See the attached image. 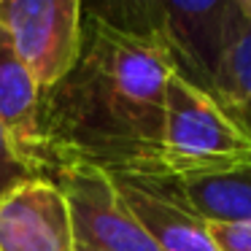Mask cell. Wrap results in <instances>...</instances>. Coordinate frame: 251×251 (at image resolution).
<instances>
[{"mask_svg":"<svg viewBox=\"0 0 251 251\" xmlns=\"http://www.w3.org/2000/svg\"><path fill=\"white\" fill-rule=\"evenodd\" d=\"M87 19L76 65L41 95L44 176L89 168L108 178H162L168 62L146 41Z\"/></svg>","mask_w":251,"mask_h":251,"instance_id":"cell-1","label":"cell"},{"mask_svg":"<svg viewBox=\"0 0 251 251\" xmlns=\"http://www.w3.org/2000/svg\"><path fill=\"white\" fill-rule=\"evenodd\" d=\"M235 0H108L89 3L84 14L151 44L170 73L213 95L227 51Z\"/></svg>","mask_w":251,"mask_h":251,"instance_id":"cell-2","label":"cell"},{"mask_svg":"<svg viewBox=\"0 0 251 251\" xmlns=\"http://www.w3.org/2000/svg\"><path fill=\"white\" fill-rule=\"evenodd\" d=\"M251 162V141L213 95L170 73L162 116V178Z\"/></svg>","mask_w":251,"mask_h":251,"instance_id":"cell-3","label":"cell"},{"mask_svg":"<svg viewBox=\"0 0 251 251\" xmlns=\"http://www.w3.org/2000/svg\"><path fill=\"white\" fill-rule=\"evenodd\" d=\"M0 25L41 95L54 87L81 54V0H0Z\"/></svg>","mask_w":251,"mask_h":251,"instance_id":"cell-4","label":"cell"},{"mask_svg":"<svg viewBox=\"0 0 251 251\" xmlns=\"http://www.w3.org/2000/svg\"><path fill=\"white\" fill-rule=\"evenodd\" d=\"M71 211L73 251H162L135 222L100 170L71 168L51 176Z\"/></svg>","mask_w":251,"mask_h":251,"instance_id":"cell-5","label":"cell"},{"mask_svg":"<svg viewBox=\"0 0 251 251\" xmlns=\"http://www.w3.org/2000/svg\"><path fill=\"white\" fill-rule=\"evenodd\" d=\"M0 251H73L71 211L51 178L33 176L0 197Z\"/></svg>","mask_w":251,"mask_h":251,"instance_id":"cell-6","label":"cell"},{"mask_svg":"<svg viewBox=\"0 0 251 251\" xmlns=\"http://www.w3.org/2000/svg\"><path fill=\"white\" fill-rule=\"evenodd\" d=\"M119 200L162 251H219L208 224L165 195L151 178H111Z\"/></svg>","mask_w":251,"mask_h":251,"instance_id":"cell-7","label":"cell"},{"mask_svg":"<svg viewBox=\"0 0 251 251\" xmlns=\"http://www.w3.org/2000/svg\"><path fill=\"white\" fill-rule=\"evenodd\" d=\"M151 181L205 224L251 222V162H240L224 170Z\"/></svg>","mask_w":251,"mask_h":251,"instance_id":"cell-8","label":"cell"},{"mask_svg":"<svg viewBox=\"0 0 251 251\" xmlns=\"http://www.w3.org/2000/svg\"><path fill=\"white\" fill-rule=\"evenodd\" d=\"M38 111L41 89L30 76L27 65L14 51L6 27L0 25V122L6 127L19 159L33 170V176H44Z\"/></svg>","mask_w":251,"mask_h":251,"instance_id":"cell-9","label":"cell"},{"mask_svg":"<svg viewBox=\"0 0 251 251\" xmlns=\"http://www.w3.org/2000/svg\"><path fill=\"white\" fill-rule=\"evenodd\" d=\"M213 98L251 141V11L243 0H235L227 51L213 84Z\"/></svg>","mask_w":251,"mask_h":251,"instance_id":"cell-10","label":"cell"},{"mask_svg":"<svg viewBox=\"0 0 251 251\" xmlns=\"http://www.w3.org/2000/svg\"><path fill=\"white\" fill-rule=\"evenodd\" d=\"M27 178H33V170L19 159V154H17V149H14L11 138H8L6 127L0 122V197L6 195V192H11L17 184L27 181Z\"/></svg>","mask_w":251,"mask_h":251,"instance_id":"cell-11","label":"cell"},{"mask_svg":"<svg viewBox=\"0 0 251 251\" xmlns=\"http://www.w3.org/2000/svg\"><path fill=\"white\" fill-rule=\"evenodd\" d=\"M219 251H251V222L249 224H208Z\"/></svg>","mask_w":251,"mask_h":251,"instance_id":"cell-12","label":"cell"},{"mask_svg":"<svg viewBox=\"0 0 251 251\" xmlns=\"http://www.w3.org/2000/svg\"><path fill=\"white\" fill-rule=\"evenodd\" d=\"M243 3H246V8H249V11H251V0H243Z\"/></svg>","mask_w":251,"mask_h":251,"instance_id":"cell-13","label":"cell"}]
</instances>
